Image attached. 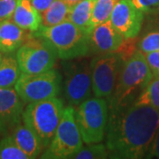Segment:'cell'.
Returning <instances> with one entry per match:
<instances>
[{
  "label": "cell",
  "instance_id": "1",
  "mask_svg": "<svg viewBox=\"0 0 159 159\" xmlns=\"http://www.w3.org/2000/svg\"><path fill=\"white\" fill-rule=\"evenodd\" d=\"M159 130V110L132 104L109 111L106 147L112 158H146Z\"/></svg>",
  "mask_w": 159,
  "mask_h": 159
},
{
  "label": "cell",
  "instance_id": "2",
  "mask_svg": "<svg viewBox=\"0 0 159 159\" xmlns=\"http://www.w3.org/2000/svg\"><path fill=\"white\" fill-rule=\"evenodd\" d=\"M153 77L144 54L137 51L122 64L113 93L109 100V111L134 104Z\"/></svg>",
  "mask_w": 159,
  "mask_h": 159
},
{
  "label": "cell",
  "instance_id": "3",
  "mask_svg": "<svg viewBox=\"0 0 159 159\" xmlns=\"http://www.w3.org/2000/svg\"><path fill=\"white\" fill-rule=\"evenodd\" d=\"M51 43L64 60L84 57L89 51V34L69 20L52 27H41L34 34Z\"/></svg>",
  "mask_w": 159,
  "mask_h": 159
},
{
  "label": "cell",
  "instance_id": "4",
  "mask_svg": "<svg viewBox=\"0 0 159 159\" xmlns=\"http://www.w3.org/2000/svg\"><path fill=\"white\" fill-rule=\"evenodd\" d=\"M64 110V103L57 97L29 102L23 111V123L39 137L44 148H47L55 134Z\"/></svg>",
  "mask_w": 159,
  "mask_h": 159
},
{
  "label": "cell",
  "instance_id": "5",
  "mask_svg": "<svg viewBox=\"0 0 159 159\" xmlns=\"http://www.w3.org/2000/svg\"><path fill=\"white\" fill-rule=\"evenodd\" d=\"M109 104L101 97H91L82 102L75 111V119L85 144L99 143L106 134Z\"/></svg>",
  "mask_w": 159,
  "mask_h": 159
},
{
  "label": "cell",
  "instance_id": "6",
  "mask_svg": "<svg viewBox=\"0 0 159 159\" xmlns=\"http://www.w3.org/2000/svg\"><path fill=\"white\" fill-rule=\"evenodd\" d=\"M82 142L75 119V111L73 106H68L64 110L55 134L41 158H72L81 148Z\"/></svg>",
  "mask_w": 159,
  "mask_h": 159
},
{
  "label": "cell",
  "instance_id": "7",
  "mask_svg": "<svg viewBox=\"0 0 159 159\" xmlns=\"http://www.w3.org/2000/svg\"><path fill=\"white\" fill-rule=\"evenodd\" d=\"M62 77L52 68L41 74L21 73L14 89L24 103L50 99L59 95Z\"/></svg>",
  "mask_w": 159,
  "mask_h": 159
},
{
  "label": "cell",
  "instance_id": "8",
  "mask_svg": "<svg viewBox=\"0 0 159 159\" xmlns=\"http://www.w3.org/2000/svg\"><path fill=\"white\" fill-rule=\"evenodd\" d=\"M56 50L49 41L35 36L29 38L16 53L18 64L21 73L41 74L53 68L57 60Z\"/></svg>",
  "mask_w": 159,
  "mask_h": 159
},
{
  "label": "cell",
  "instance_id": "9",
  "mask_svg": "<svg viewBox=\"0 0 159 159\" xmlns=\"http://www.w3.org/2000/svg\"><path fill=\"white\" fill-rule=\"evenodd\" d=\"M122 64V58L117 52L99 54L91 60L92 90L95 97L110 100Z\"/></svg>",
  "mask_w": 159,
  "mask_h": 159
},
{
  "label": "cell",
  "instance_id": "10",
  "mask_svg": "<svg viewBox=\"0 0 159 159\" xmlns=\"http://www.w3.org/2000/svg\"><path fill=\"white\" fill-rule=\"evenodd\" d=\"M64 97L69 106H79L90 98L92 90L90 64L87 60L70 62L65 67Z\"/></svg>",
  "mask_w": 159,
  "mask_h": 159
},
{
  "label": "cell",
  "instance_id": "11",
  "mask_svg": "<svg viewBox=\"0 0 159 159\" xmlns=\"http://www.w3.org/2000/svg\"><path fill=\"white\" fill-rule=\"evenodd\" d=\"M144 20V13L138 10L131 0H119L110 20L125 40L133 39L139 34Z\"/></svg>",
  "mask_w": 159,
  "mask_h": 159
},
{
  "label": "cell",
  "instance_id": "12",
  "mask_svg": "<svg viewBox=\"0 0 159 159\" xmlns=\"http://www.w3.org/2000/svg\"><path fill=\"white\" fill-rule=\"evenodd\" d=\"M125 38L109 20L92 29L89 34V49L97 54L117 52L124 44Z\"/></svg>",
  "mask_w": 159,
  "mask_h": 159
},
{
  "label": "cell",
  "instance_id": "13",
  "mask_svg": "<svg viewBox=\"0 0 159 159\" xmlns=\"http://www.w3.org/2000/svg\"><path fill=\"white\" fill-rule=\"evenodd\" d=\"M24 102L13 88H0V130L15 127L20 123Z\"/></svg>",
  "mask_w": 159,
  "mask_h": 159
},
{
  "label": "cell",
  "instance_id": "14",
  "mask_svg": "<svg viewBox=\"0 0 159 159\" xmlns=\"http://www.w3.org/2000/svg\"><path fill=\"white\" fill-rule=\"evenodd\" d=\"M30 38L26 30L19 27L11 19L0 21V51L10 54Z\"/></svg>",
  "mask_w": 159,
  "mask_h": 159
},
{
  "label": "cell",
  "instance_id": "15",
  "mask_svg": "<svg viewBox=\"0 0 159 159\" xmlns=\"http://www.w3.org/2000/svg\"><path fill=\"white\" fill-rule=\"evenodd\" d=\"M11 20L19 27L29 32H36L42 26L41 14L33 6L31 0H17Z\"/></svg>",
  "mask_w": 159,
  "mask_h": 159
},
{
  "label": "cell",
  "instance_id": "16",
  "mask_svg": "<svg viewBox=\"0 0 159 159\" xmlns=\"http://www.w3.org/2000/svg\"><path fill=\"white\" fill-rule=\"evenodd\" d=\"M11 136L29 159L38 157L42 150L44 148L39 137L25 124H18Z\"/></svg>",
  "mask_w": 159,
  "mask_h": 159
},
{
  "label": "cell",
  "instance_id": "17",
  "mask_svg": "<svg viewBox=\"0 0 159 159\" xmlns=\"http://www.w3.org/2000/svg\"><path fill=\"white\" fill-rule=\"evenodd\" d=\"M95 3L96 0H80L71 8L69 13V20L89 34L92 31L90 20Z\"/></svg>",
  "mask_w": 159,
  "mask_h": 159
},
{
  "label": "cell",
  "instance_id": "18",
  "mask_svg": "<svg viewBox=\"0 0 159 159\" xmlns=\"http://www.w3.org/2000/svg\"><path fill=\"white\" fill-rule=\"evenodd\" d=\"M71 8L64 0H55L41 13V27H52L67 20Z\"/></svg>",
  "mask_w": 159,
  "mask_h": 159
},
{
  "label": "cell",
  "instance_id": "19",
  "mask_svg": "<svg viewBox=\"0 0 159 159\" xmlns=\"http://www.w3.org/2000/svg\"><path fill=\"white\" fill-rule=\"evenodd\" d=\"M20 74L21 71L16 57H3L0 63V88H13Z\"/></svg>",
  "mask_w": 159,
  "mask_h": 159
},
{
  "label": "cell",
  "instance_id": "20",
  "mask_svg": "<svg viewBox=\"0 0 159 159\" xmlns=\"http://www.w3.org/2000/svg\"><path fill=\"white\" fill-rule=\"evenodd\" d=\"M134 104L147 105L159 110V76H153L145 89L137 97Z\"/></svg>",
  "mask_w": 159,
  "mask_h": 159
},
{
  "label": "cell",
  "instance_id": "21",
  "mask_svg": "<svg viewBox=\"0 0 159 159\" xmlns=\"http://www.w3.org/2000/svg\"><path fill=\"white\" fill-rule=\"evenodd\" d=\"M119 0H96L92 11L90 25L91 29L110 20L111 12Z\"/></svg>",
  "mask_w": 159,
  "mask_h": 159
},
{
  "label": "cell",
  "instance_id": "22",
  "mask_svg": "<svg viewBox=\"0 0 159 159\" xmlns=\"http://www.w3.org/2000/svg\"><path fill=\"white\" fill-rule=\"evenodd\" d=\"M0 159H29L18 146L13 137L6 136L0 141Z\"/></svg>",
  "mask_w": 159,
  "mask_h": 159
},
{
  "label": "cell",
  "instance_id": "23",
  "mask_svg": "<svg viewBox=\"0 0 159 159\" xmlns=\"http://www.w3.org/2000/svg\"><path fill=\"white\" fill-rule=\"evenodd\" d=\"M86 145V147H81V148L72 158L102 159L108 157L109 150L105 145L100 144V142Z\"/></svg>",
  "mask_w": 159,
  "mask_h": 159
},
{
  "label": "cell",
  "instance_id": "24",
  "mask_svg": "<svg viewBox=\"0 0 159 159\" xmlns=\"http://www.w3.org/2000/svg\"><path fill=\"white\" fill-rule=\"evenodd\" d=\"M138 51L143 54L159 51V30H152L144 34L138 43Z\"/></svg>",
  "mask_w": 159,
  "mask_h": 159
},
{
  "label": "cell",
  "instance_id": "25",
  "mask_svg": "<svg viewBox=\"0 0 159 159\" xmlns=\"http://www.w3.org/2000/svg\"><path fill=\"white\" fill-rule=\"evenodd\" d=\"M134 6L145 14L155 15L159 13V0H131Z\"/></svg>",
  "mask_w": 159,
  "mask_h": 159
},
{
  "label": "cell",
  "instance_id": "26",
  "mask_svg": "<svg viewBox=\"0 0 159 159\" xmlns=\"http://www.w3.org/2000/svg\"><path fill=\"white\" fill-rule=\"evenodd\" d=\"M17 6V0H0V21L11 19Z\"/></svg>",
  "mask_w": 159,
  "mask_h": 159
},
{
  "label": "cell",
  "instance_id": "27",
  "mask_svg": "<svg viewBox=\"0 0 159 159\" xmlns=\"http://www.w3.org/2000/svg\"><path fill=\"white\" fill-rule=\"evenodd\" d=\"M144 56L153 76H159V51L146 53Z\"/></svg>",
  "mask_w": 159,
  "mask_h": 159
},
{
  "label": "cell",
  "instance_id": "28",
  "mask_svg": "<svg viewBox=\"0 0 159 159\" xmlns=\"http://www.w3.org/2000/svg\"><path fill=\"white\" fill-rule=\"evenodd\" d=\"M146 158L159 159V130L155 137V140L151 145V148L149 149Z\"/></svg>",
  "mask_w": 159,
  "mask_h": 159
},
{
  "label": "cell",
  "instance_id": "29",
  "mask_svg": "<svg viewBox=\"0 0 159 159\" xmlns=\"http://www.w3.org/2000/svg\"><path fill=\"white\" fill-rule=\"evenodd\" d=\"M55 0H31V3L40 14L44 11Z\"/></svg>",
  "mask_w": 159,
  "mask_h": 159
},
{
  "label": "cell",
  "instance_id": "30",
  "mask_svg": "<svg viewBox=\"0 0 159 159\" xmlns=\"http://www.w3.org/2000/svg\"><path fill=\"white\" fill-rule=\"evenodd\" d=\"M64 1H65L70 7H73V6H75L77 3H79L80 0H64Z\"/></svg>",
  "mask_w": 159,
  "mask_h": 159
},
{
  "label": "cell",
  "instance_id": "31",
  "mask_svg": "<svg viewBox=\"0 0 159 159\" xmlns=\"http://www.w3.org/2000/svg\"><path fill=\"white\" fill-rule=\"evenodd\" d=\"M2 59H3V55H2V52L0 51V63L2 61Z\"/></svg>",
  "mask_w": 159,
  "mask_h": 159
}]
</instances>
